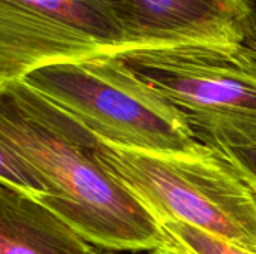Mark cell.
<instances>
[{
    "label": "cell",
    "instance_id": "cell-7",
    "mask_svg": "<svg viewBox=\"0 0 256 254\" xmlns=\"http://www.w3.org/2000/svg\"><path fill=\"white\" fill-rule=\"evenodd\" d=\"M54 211L0 181V254H99Z\"/></svg>",
    "mask_w": 256,
    "mask_h": 254
},
{
    "label": "cell",
    "instance_id": "cell-11",
    "mask_svg": "<svg viewBox=\"0 0 256 254\" xmlns=\"http://www.w3.org/2000/svg\"><path fill=\"white\" fill-rule=\"evenodd\" d=\"M152 254H177V253H174L172 250H170V249H166V247H159V249L153 250V253Z\"/></svg>",
    "mask_w": 256,
    "mask_h": 254
},
{
    "label": "cell",
    "instance_id": "cell-9",
    "mask_svg": "<svg viewBox=\"0 0 256 254\" xmlns=\"http://www.w3.org/2000/svg\"><path fill=\"white\" fill-rule=\"evenodd\" d=\"M160 225L168 240L166 249L177 254H255L184 223L165 220Z\"/></svg>",
    "mask_w": 256,
    "mask_h": 254
},
{
    "label": "cell",
    "instance_id": "cell-5",
    "mask_svg": "<svg viewBox=\"0 0 256 254\" xmlns=\"http://www.w3.org/2000/svg\"><path fill=\"white\" fill-rule=\"evenodd\" d=\"M114 55L184 117L256 120V54L249 49L178 45Z\"/></svg>",
    "mask_w": 256,
    "mask_h": 254
},
{
    "label": "cell",
    "instance_id": "cell-3",
    "mask_svg": "<svg viewBox=\"0 0 256 254\" xmlns=\"http://www.w3.org/2000/svg\"><path fill=\"white\" fill-rule=\"evenodd\" d=\"M22 81L111 144L153 153L204 148L184 115L116 55L45 66Z\"/></svg>",
    "mask_w": 256,
    "mask_h": 254
},
{
    "label": "cell",
    "instance_id": "cell-8",
    "mask_svg": "<svg viewBox=\"0 0 256 254\" xmlns=\"http://www.w3.org/2000/svg\"><path fill=\"white\" fill-rule=\"evenodd\" d=\"M201 145L224 153L256 181V120L232 117H184Z\"/></svg>",
    "mask_w": 256,
    "mask_h": 254
},
{
    "label": "cell",
    "instance_id": "cell-4",
    "mask_svg": "<svg viewBox=\"0 0 256 254\" xmlns=\"http://www.w3.org/2000/svg\"><path fill=\"white\" fill-rule=\"evenodd\" d=\"M128 49L102 0H0V87L45 66Z\"/></svg>",
    "mask_w": 256,
    "mask_h": 254
},
{
    "label": "cell",
    "instance_id": "cell-6",
    "mask_svg": "<svg viewBox=\"0 0 256 254\" xmlns=\"http://www.w3.org/2000/svg\"><path fill=\"white\" fill-rule=\"evenodd\" d=\"M129 49L178 45L244 48L256 54L255 0H102Z\"/></svg>",
    "mask_w": 256,
    "mask_h": 254
},
{
    "label": "cell",
    "instance_id": "cell-1",
    "mask_svg": "<svg viewBox=\"0 0 256 254\" xmlns=\"http://www.w3.org/2000/svg\"><path fill=\"white\" fill-rule=\"evenodd\" d=\"M0 135L45 180L39 202L88 243L110 252L166 247L159 219L98 160L88 130L22 79L0 87Z\"/></svg>",
    "mask_w": 256,
    "mask_h": 254
},
{
    "label": "cell",
    "instance_id": "cell-10",
    "mask_svg": "<svg viewBox=\"0 0 256 254\" xmlns=\"http://www.w3.org/2000/svg\"><path fill=\"white\" fill-rule=\"evenodd\" d=\"M0 181L38 201L48 195V186L40 174L0 135Z\"/></svg>",
    "mask_w": 256,
    "mask_h": 254
},
{
    "label": "cell",
    "instance_id": "cell-2",
    "mask_svg": "<svg viewBox=\"0 0 256 254\" xmlns=\"http://www.w3.org/2000/svg\"><path fill=\"white\" fill-rule=\"evenodd\" d=\"M88 144L159 222L189 225L256 254V181L224 153L206 145L196 153L142 151L90 130Z\"/></svg>",
    "mask_w": 256,
    "mask_h": 254
},
{
    "label": "cell",
    "instance_id": "cell-12",
    "mask_svg": "<svg viewBox=\"0 0 256 254\" xmlns=\"http://www.w3.org/2000/svg\"><path fill=\"white\" fill-rule=\"evenodd\" d=\"M99 254H117V253H116V252H110V250H105V252H102V250H100V253Z\"/></svg>",
    "mask_w": 256,
    "mask_h": 254
}]
</instances>
